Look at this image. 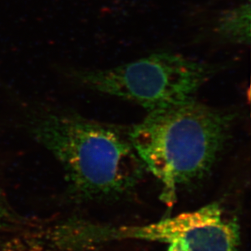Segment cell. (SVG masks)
Masks as SVG:
<instances>
[{"label":"cell","mask_w":251,"mask_h":251,"mask_svg":"<svg viewBox=\"0 0 251 251\" xmlns=\"http://www.w3.org/2000/svg\"><path fill=\"white\" fill-rule=\"evenodd\" d=\"M102 244L116 240H142L168 245V251H240L241 232L236 219L218 203L140 226H102Z\"/></svg>","instance_id":"277c9868"},{"label":"cell","mask_w":251,"mask_h":251,"mask_svg":"<svg viewBox=\"0 0 251 251\" xmlns=\"http://www.w3.org/2000/svg\"><path fill=\"white\" fill-rule=\"evenodd\" d=\"M232 112L195 99L150 112L128 128L146 170L159 180L161 200L173 205L183 188L203 180L225 149L234 121Z\"/></svg>","instance_id":"7a4b0ae2"},{"label":"cell","mask_w":251,"mask_h":251,"mask_svg":"<svg viewBox=\"0 0 251 251\" xmlns=\"http://www.w3.org/2000/svg\"><path fill=\"white\" fill-rule=\"evenodd\" d=\"M221 68L172 52L102 69H66L74 83L135 102L148 112L192 100Z\"/></svg>","instance_id":"3957f363"},{"label":"cell","mask_w":251,"mask_h":251,"mask_svg":"<svg viewBox=\"0 0 251 251\" xmlns=\"http://www.w3.org/2000/svg\"><path fill=\"white\" fill-rule=\"evenodd\" d=\"M251 12L250 0L226 10L216 21L215 32L227 43L250 45Z\"/></svg>","instance_id":"8992f818"},{"label":"cell","mask_w":251,"mask_h":251,"mask_svg":"<svg viewBox=\"0 0 251 251\" xmlns=\"http://www.w3.org/2000/svg\"><path fill=\"white\" fill-rule=\"evenodd\" d=\"M28 122L33 138L61 164L76 200L121 199L144 176L128 129L55 109L34 112Z\"/></svg>","instance_id":"6da1fadb"},{"label":"cell","mask_w":251,"mask_h":251,"mask_svg":"<svg viewBox=\"0 0 251 251\" xmlns=\"http://www.w3.org/2000/svg\"><path fill=\"white\" fill-rule=\"evenodd\" d=\"M46 221L19 213L0 185V251H32Z\"/></svg>","instance_id":"5b68a950"}]
</instances>
